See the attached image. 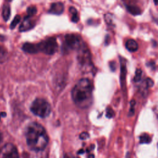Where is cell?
Listing matches in <instances>:
<instances>
[{"label": "cell", "instance_id": "cell-6", "mask_svg": "<svg viewBox=\"0 0 158 158\" xmlns=\"http://www.w3.org/2000/svg\"><path fill=\"white\" fill-rule=\"evenodd\" d=\"M78 50V61L83 66H89L91 64V55L90 51L84 43Z\"/></svg>", "mask_w": 158, "mask_h": 158}, {"label": "cell", "instance_id": "cell-24", "mask_svg": "<svg viewBox=\"0 0 158 158\" xmlns=\"http://www.w3.org/2000/svg\"><path fill=\"white\" fill-rule=\"evenodd\" d=\"M72 21L73 22L77 23L79 21V17L78 16V13L77 14H72Z\"/></svg>", "mask_w": 158, "mask_h": 158}, {"label": "cell", "instance_id": "cell-12", "mask_svg": "<svg viewBox=\"0 0 158 158\" xmlns=\"http://www.w3.org/2000/svg\"><path fill=\"white\" fill-rule=\"evenodd\" d=\"M2 16L5 21H8L11 16V8L9 4H4L3 7Z\"/></svg>", "mask_w": 158, "mask_h": 158}, {"label": "cell", "instance_id": "cell-22", "mask_svg": "<svg viewBox=\"0 0 158 158\" xmlns=\"http://www.w3.org/2000/svg\"><path fill=\"white\" fill-rule=\"evenodd\" d=\"M114 116V111L111 108H107L106 110V116L108 118H111Z\"/></svg>", "mask_w": 158, "mask_h": 158}, {"label": "cell", "instance_id": "cell-26", "mask_svg": "<svg viewBox=\"0 0 158 158\" xmlns=\"http://www.w3.org/2000/svg\"><path fill=\"white\" fill-rule=\"evenodd\" d=\"M153 1H154L155 5H157V0H153Z\"/></svg>", "mask_w": 158, "mask_h": 158}, {"label": "cell", "instance_id": "cell-20", "mask_svg": "<svg viewBox=\"0 0 158 158\" xmlns=\"http://www.w3.org/2000/svg\"><path fill=\"white\" fill-rule=\"evenodd\" d=\"M112 16L111 14L108 13L105 15V21L107 24H110L112 22Z\"/></svg>", "mask_w": 158, "mask_h": 158}, {"label": "cell", "instance_id": "cell-21", "mask_svg": "<svg viewBox=\"0 0 158 158\" xmlns=\"http://www.w3.org/2000/svg\"><path fill=\"white\" fill-rule=\"evenodd\" d=\"M145 84H146L147 88H149L153 86L154 82L151 79H147L146 81H145Z\"/></svg>", "mask_w": 158, "mask_h": 158}, {"label": "cell", "instance_id": "cell-7", "mask_svg": "<svg viewBox=\"0 0 158 158\" xmlns=\"http://www.w3.org/2000/svg\"><path fill=\"white\" fill-rule=\"evenodd\" d=\"M0 157H19L18 151L16 147L12 143L6 144L0 150Z\"/></svg>", "mask_w": 158, "mask_h": 158}, {"label": "cell", "instance_id": "cell-4", "mask_svg": "<svg viewBox=\"0 0 158 158\" xmlns=\"http://www.w3.org/2000/svg\"><path fill=\"white\" fill-rule=\"evenodd\" d=\"M39 52H42L48 55L55 54L58 49V45L56 38L50 37L49 39L37 43Z\"/></svg>", "mask_w": 158, "mask_h": 158}, {"label": "cell", "instance_id": "cell-28", "mask_svg": "<svg viewBox=\"0 0 158 158\" xmlns=\"http://www.w3.org/2000/svg\"><path fill=\"white\" fill-rule=\"evenodd\" d=\"M123 1H126V0H123Z\"/></svg>", "mask_w": 158, "mask_h": 158}, {"label": "cell", "instance_id": "cell-25", "mask_svg": "<svg viewBox=\"0 0 158 158\" xmlns=\"http://www.w3.org/2000/svg\"><path fill=\"white\" fill-rule=\"evenodd\" d=\"M69 12H70L72 14L78 13L77 10L76 9V8H75L74 7H71L70 8H69Z\"/></svg>", "mask_w": 158, "mask_h": 158}, {"label": "cell", "instance_id": "cell-13", "mask_svg": "<svg viewBox=\"0 0 158 158\" xmlns=\"http://www.w3.org/2000/svg\"><path fill=\"white\" fill-rule=\"evenodd\" d=\"M127 9L129 13L134 16L140 15L142 13L141 9L135 5H128L127 6Z\"/></svg>", "mask_w": 158, "mask_h": 158}, {"label": "cell", "instance_id": "cell-1", "mask_svg": "<svg viewBox=\"0 0 158 158\" xmlns=\"http://www.w3.org/2000/svg\"><path fill=\"white\" fill-rule=\"evenodd\" d=\"M26 138L29 149L37 152L45 149L49 142L46 130L37 122L29 124L26 130Z\"/></svg>", "mask_w": 158, "mask_h": 158}, {"label": "cell", "instance_id": "cell-9", "mask_svg": "<svg viewBox=\"0 0 158 158\" xmlns=\"http://www.w3.org/2000/svg\"><path fill=\"white\" fill-rule=\"evenodd\" d=\"M64 10V6L62 3H54L51 4V7L48 11L49 13L55 14V15H60L63 13Z\"/></svg>", "mask_w": 158, "mask_h": 158}, {"label": "cell", "instance_id": "cell-16", "mask_svg": "<svg viewBox=\"0 0 158 158\" xmlns=\"http://www.w3.org/2000/svg\"><path fill=\"white\" fill-rule=\"evenodd\" d=\"M21 20V17L19 15H17L15 16V17L14 18L13 21H12V22L11 23V25H10V29H14L16 26L20 22Z\"/></svg>", "mask_w": 158, "mask_h": 158}, {"label": "cell", "instance_id": "cell-8", "mask_svg": "<svg viewBox=\"0 0 158 158\" xmlns=\"http://www.w3.org/2000/svg\"><path fill=\"white\" fill-rule=\"evenodd\" d=\"M35 26L34 22L31 21V17L26 16L19 27L20 31H26L32 29Z\"/></svg>", "mask_w": 158, "mask_h": 158}, {"label": "cell", "instance_id": "cell-27", "mask_svg": "<svg viewBox=\"0 0 158 158\" xmlns=\"http://www.w3.org/2000/svg\"><path fill=\"white\" fill-rule=\"evenodd\" d=\"M12 1V0H8V2H11V1Z\"/></svg>", "mask_w": 158, "mask_h": 158}, {"label": "cell", "instance_id": "cell-23", "mask_svg": "<svg viewBox=\"0 0 158 158\" xmlns=\"http://www.w3.org/2000/svg\"><path fill=\"white\" fill-rule=\"evenodd\" d=\"M88 137H89V135H88V134L87 132L82 133L80 135V138L81 140H86V139H87Z\"/></svg>", "mask_w": 158, "mask_h": 158}, {"label": "cell", "instance_id": "cell-10", "mask_svg": "<svg viewBox=\"0 0 158 158\" xmlns=\"http://www.w3.org/2000/svg\"><path fill=\"white\" fill-rule=\"evenodd\" d=\"M23 51L29 54H35L39 52V48L37 44H34L30 43H26L22 46Z\"/></svg>", "mask_w": 158, "mask_h": 158}, {"label": "cell", "instance_id": "cell-2", "mask_svg": "<svg viewBox=\"0 0 158 158\" xmlns=\"http://www.w3.org/2000/svg\"><path fill=\"white\" fill-rule=\"evenodd\" d=\"M74 103L82 109H87L93 103V85L88 79H82L74 86L71 93Z\"/></svg>", "mask_w": 158, "mask_h": 158}, {"label": "cell", "instance_id": "cell-14", "mask_svg": "<svg viewBox=\"0 0 158 158\" xmlns=\"http://www.w3.org/2000/svg\"><path fill=\"white\" fill-rule=\"evenodd\" d=\"M151 141V138L149 135L147 134H143L140 137V144H148Z\"/></svg>", "mask_w": 158, "mask_h": 158}, {"label": "cell", "instance_id": "cell-3", "mask_svg": "<svg viewBox=\"0 0 158 158\" xmlns=\"http://www.w3.org/2000/svg\"><path fill=\"white\" fill-rule=\"evenodd\" d=\"M30 111L34 115L41 118H46L49 116L51 107L49 103L44 99L37 98L30 106Z\"/></svg>", "mask_w": 158, "mask_h": 158}, {"label": "cell", "instance_id": "cell-18", "mask_svg": "<svg viewBox=\"0 0 158 158\" xmlns=\"http://www.w3.org/2000/svg\"><path fill=\"white\" fill-rule=\"evenodd\" d=\"M142 71L141 69H137L136 71V74L135 76L134 77V81L135 82H138L140 80L141 78H142Z\"/></svg>", "mask_w": 158, "mask_h": 158}, {"label": "cell", "instance_id": "cell-29", "mask_svg": "<svg viewBox=\"0 0 158 158\" xmlns=\"http://www.w3.org/2000/svg\"><path fill=\"white\" fill-rule=\"evenodd\" d=\"M0 117H1V116H0Z\"/></svg>", "mask_w": 158, "mask_h": 158}, {"label": "cell", "instance_id": "cell-11", "mask_svg": "<svg viewBox=\"0 0 158 158\" xmlns=\"http://www.w3.org/2000/svg\"><path fill=\"white\" fill-rule=\"evenodd\" d=\"M126 48L130 52H135L138 49V45L137 42L132 39H130L127 41L125 44Z\"/></svg>", "mask_w": 158, "mask_h": 158}, {"label": "cell", "instance_id": "cell-15", "mask_svg": "<svg viewBox=\"0 0 158 158\" xmlns=\"http://www.w3.org/2000/svg\"><path fill=\"white\" fill-rule=\"evenodd\" d=\"M7 54L8 53L6 49L1 46H0V63L5 61L6 58H7Z\"/></svg>", "mask_w": 158, "mask_h": 158}, {"label": "cell", "instance_id": "cell-5", "mask_svg": "<svg viewBox=\"0 0 158 158\" xmlns=\"http://www.w3.org/2000/svg\"><path fill=\"white\" fill-rule=\"evenodd\" d=\"M84 43L82 41L80 36L75 34H67L65 36L64 43L63 46L67 51L79 49Z\"/></svg>", "mask_w": 158, "mask_h": 158}, {"label": "cell", "instance_id": "cell-19", "mask_svg": "<svg viewBox=\"0 0 158 158\" xmlns=\"http://www.w3.org/2000/svg\"><path fill=\"white\" fill-rule=\"evenodd\" d=\"M135 102L134 100H132L130 103V109L129 111V116H132L134 114L135 112Z\"/></svg>", "mask_w": 158, "mask_h": 158}, {"label": "cell", "instance_id": "cell-17", "mask_svg": "<svg viewBox=\"0 0 158 158\" xmlns=\"http://www.w3.org/2000/svg\"><path fill=\"white\" fill-rule=\"evenodd\" d=\"M27 12L28 16L32 17L34 15H35L37 12V9L35 6H29V7L27 9Z\"/></svg>", "mask_w": 158, "mask_h": 158}]
</instances>
